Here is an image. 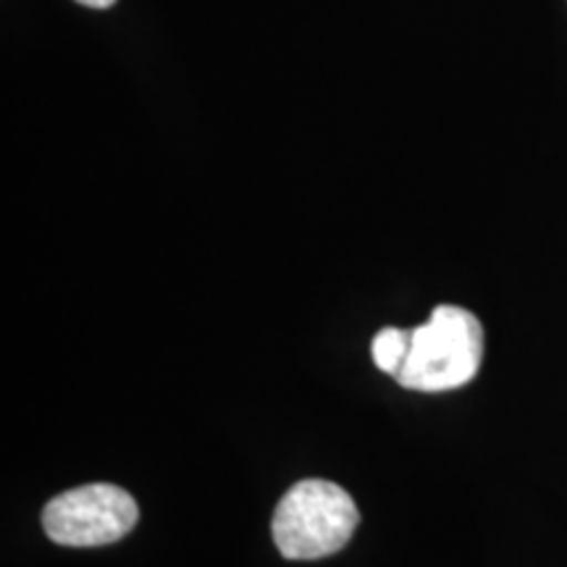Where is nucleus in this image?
<instances>
[{"mask_svg": "<svg viewBox=\"0 0 567 567\" xmlns=\"http://www.w3.org/2000/svg\"><path fill=\"white\" fill-rule=\"evenodd\" d=\"M140 507L113 484H87L53 496L42 509V528L61 547H105L137 526Z\"/></svg>", "mask_w": 567, "mask_h": 567, "instance_id": "7ed1b4c3", "label": "nucleus"}, {"mask_svg": "<svg viewBox=\"0 0 567 567\" xmlns=\"http://www.w3.org/2000/svg\"><path fill=\"white\" fill-rule=\"evenodd\" d=\"M358 523V505L342 486L305 478L279 499L271 534L287 559H321L347 547Z\"/></svg>", "mask_w": 567, "mask_h": 567, "instance_id": "f03ea898", "label": "nucleus"}, {"mask_svg": "<svg viewBox=\"0 0 567 567\" xmlns=\"http://www.w3.org/2000/svg\"><path fill=\"white\" fill-rule=\"evenodd\" d=\"M76 3L87 6V9H111V6L116 3V0H76Z\"/></svg>", "mask_w": 567, "mask_h": 567, "instance_id": "39448f33", "label": "nucleus"}, {"mask_svg": "<svg viewBox=\"0 0 567 567\" xmlns=\"http://www.w3.org/2000/svg\"><path fill=\"white\" fill-rule=\"evenodd\" d=\"M484 360V326L471 310L439 305L413 329L410 352L396 384L413 392H450L471 384Z\"/></svg>", "mask_w": 567, "mask_h": 567, "instance_id": "f257e3e1", "label": "nucleus"}, {"mask_svg": "<svg viewBox=\"0 0 567 567\" xmlns=\"http://www.w3.org/2000/svg\"><path fill=\"white\" fill-rule=\"evenodd\" d=\"M410 337H413V329H396V326H386V329H381L371 342V354H373L375 368L396 379L408 360Z\"/></svg>", "mask_w": 567, "mask_h": 567, "instance_id": "20e7f679", "label": "nucleus"}]
</instances>
